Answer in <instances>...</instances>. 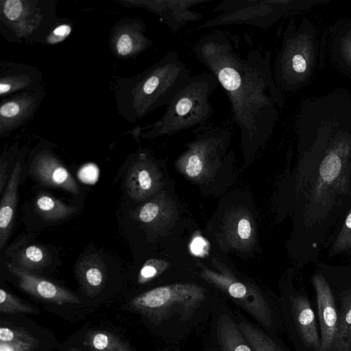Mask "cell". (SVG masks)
Listing matches in <instances>:
<instances>
[{"label":"cell","instance_id":"cell-1","mask_svg":"<svg viewBox=\"0 0 351 351\" xmlns=\"http://www.w3.org/2000/svg\"><path fill=\"white\" fill-rule=\"evenodd\" d=\"M195 58L217 79L228 95L245 147L265 143L282 99L271 69V52L251 39L213 29L193 47Z\"/></svg>","mask_w":351,"mask_h":351},{"label":"cell","instance_id":"cell-2","mask_svg":"<svg viewBox=\"0 0 351 351\" xmlns=\"http://www.w3.org/2000/svg\"><path fill=\"white\" fill-rule=\"evenodd\" d=\"M132 309L156 326L170 327V335H183L215 313L205 290L191 284H173L147 291L130 302Z\"/></svg>","mask_w":351,"mask_h":351},{"label":"cell","instance_id":"cell-3","mask_svg":"<svg viewBox=\"0 0 351 351\" xmlns=\"http://www.w3.org/2000/svg\"><path fill=\"white\" fill-rule=\"evenodd\" d=\"M218 86L217 79L209 72L191 75L167 105L164 115L152 125L147 136L171 135L206 125L215 112L209 98Z\"/></svg>","mask_w":351,"mask_h":351},{"label":"cell","instance_id":"cell-4","mask_svg":"<svg viewBox=\"0 0 351 351\" xmlns=\"http://www.w3.org/2000/svg\"><path fill=\"white\" fill-rule=\"evenodd\" d=\"M289 0H222L213 10L217 14L197 25L194 30L230 25L270 27L281 16Z\"/></svg>","mask_w":351,"mask_h":351},{"label":"cell","instance_id":"cell-5","mask_svg":"<svg viewBox=\"0 0 351 351\" xmlns=\"http://www.w3.org/2000/svg\"><path fill=\"white\" fill-rule=\"evenodd\" d=\"M313 62V47L307 34L287 37L276 60V79L284 86L303 82L309 75Z\"/></svg>","mask_w":351,"mask_h":351},{"label":"cell","instance_id":"cell-6","mask_svg":"<svg viewBox=\"0 0 351 351\" xmlns=\"http://www.w3.org/2000/svg\"><path fill=\"white\" fill-rule=\"evenodd\" d=\"M350 143L346 141L333 145L323 158L319 169V178L315 187L316 200H325L330 192L345 186L348 178Z\"/></svg>","mask_w":351,"mask_h":351},{"label":"cell","instance_id":"cell-7","mask_svg":"<svg viewBox=\"0 0 351 351\" xmlns=\"http://www.w3.org/2000/svg\"><path fill=\"white\" fill-rule=\"evenodd\" d=\"M312 282L316 292L321 331L319 351H332L339 317L334 295L328 283L322 274H315Z\"/></svg>","mask_w":351,"mask_h":351},{"label":"cell","instance_id":"cell-8","mask_svg":"<svg viewBox=\"0 0 351 351\" xmlns=\"http://www.w3.org/2000/svg\"><path fill=\"white\" fill-rule=\"evenodd\" d=\"M7 267L17 277L20 288L36 298L59 305L81 303L77 296L58 285L20 269L11 263H7Z\"/></svg>","mask_w":351,"mask_h":351},{"label":"cell","instance_id":"cell-9","mask_svg":"<svg viewBox=\"0 0 351 351\" xmlns=\"http://www.w3.org/2000/svg\"><path fill=\"white\" fill-rule=\"evenodd\" d=\"M208 0H156L139 2V5L160 16L171 31L178 33L191 22L202 19L203 14L193 7Z\"/></svg>","mask_w":351,"mask_h":351},{"label":"cell","instance_id":"cell-10","mask_svg":"<svg viewBox=\"0 0 351 351\" xmlns=\"http://www.w3.org/2000/svg\"><path fill=\"white\" fill-rule=\"evenodd\" d=\"M30 173L40 183L78 194L79 186L72 175L56 158L49 154L38 155L32 161Z\"/></svg>","mask_w":351,"mask_h":351},{"label":"cell","instance_id":"cell-11","mask_svg":"<svg viewBox=\"0 0 351 351\" xmlns=\"http://www.w3.org/2000/svg\"><path fill=\"white\" fill-rule=\"evenodd\" d=\"M221 304L213 313L215 341L219 351H254L240 331L235 317Z\"/></svg>","mask_w":351,"mask_h":351},{"label":"cell","instance_id":"cell-12","mask_svg":"<svg viewBox=\"0 0 351 351\" xmlns=\"http://www.w3.org/2000/svg\"><path fill=\"white\" fill-rule=\"evenodd\" d=\"M289 306L293 324L303 343L314 351H319L321 339L315 313L307 297L303 295L291 296Z\"/></svg>","mask_w":351,"mask_h":351},{"label":"cell","instance_id":"cell-13","mask_svg":"<svg viewBox=\"0 0 351 351\" xmlns=\"http://www.w3.org/2000/svg\"><path fill=\"white\" fill-rule=\"evenodd\" d=\"M157 185V176L152 163L140 157L129 169L125 180L128 195L135 201L145 198Z\"/></svg>","mask_w":351,"mask_h":351},{"label":"cell","instance_id":"cell-14","mask_svg":"<svg viewBox=\"0 0 351 351\" xmlns=\"http://www.w3.org/2000/svg\"><path fill=\"white\" fill-rule=\"evenodd\" d=\"M21 167L16 162L4 192L0 204V248L6 243L13 226L15 211L18 199V190Z\"/></svg>","mask_w":351,"mask_h":351},{"label":"cell","instance_id":"cell-15","mask_svg":"<svg viewBox=\"0 0 351 351\" xmlns=\"http://www.w3.org/2000/svg\"><path fill=\"white\" fill-rule=\"evenodd\" d=\"M76 276L86 294L96 295L103 288L106 269L102 258L97 254L85 255L75 265Z\"/></svg>","mask_w":351,"mask_h":351},{"label":"cell","instance_id":"cell-16","mask_svg":"<svg viewBox=\"0 0 351 351\" xmlns=\"http://www.w3.org/2000/svg\"><path fill=\"white\" fill-rule=\"evenodd\" d=\"M11 263L14 266L29 271L40 269L49 264L51 255L44 247L27 245L19 248L9 249Z\"/></svg>","mask_w":351,"mask_h":351},{"label":"cell","instance_id":"cell-17","mask_svg":"<svg viewBox=\"0 0 351 351\" xmlns=\"http://www.w3.org/2000/svg\"><path fill=\"white\" fill-rule=\"evenodd\" d=\"M35 210L45 221L57 222L77 212V208L69 206L50 194L39 193L34 202Z\"/></svg>","mask_w":351,"mask_h":351},{"label":"cell","instance_id":"cell-18","mask_svg":"<svg viewBox=\"0 0 351 351\" xmlns=\"http://www.w3.org/2000/svg\"><path fill=\"white\" fill-rule=\"evenodd\" d=\"M332 351H351V288L341 295V309Z\"/></svg>","mask_w":351,"mask_h":351},{"label":"cell","instance_id":"cell-19","mask_svg":"<svg viewBox=\"0 0 351 351\" xmlns=\"http://www.w3.org/2000/svg\"><path fill=\"white\" fill-rule=\"evenodd\" d=\"M238 327L254 351H282L271 337L263 330L244 319L235 316Z\"/></svg>","mask_w":351,"mask_h":351},{"label":"cell","instance_id":"cell-20","mask_svg":"<svg viewBox=\"0 0 351 351\" xmlns=\"http://www.w3.org/2000/svg\"><path fill=\"white\" fill-rule=\"evenodd\" d=\"M85 343L95 351H131L117 336L105 331L91 332L86 336Z\"/></svg>","mask_w":351,"mask_h":351},{"label":"cell","instance_id":"cell-21","mask_svg":"<svg viewBox=\"0 0 351 351\" xmlns=\"http://www.w3.org/2000/svg\"><path fill=\"white\" fill-rule=\"evenodd\" d=\"M0 311L3 313H38L34 308L24 304L3 289H0Z\"/></svg>","mask_w":351,"mask_h":351},{"label":"cell","instance_id":"cell-22","mask_svg":"<svg viewBox=\"0 0 351 351\" xmlns=\"http://www.w3.org/2000/svg\"><path fill=\"white\" fill-rule=\"evenodd\" d=\"M351 248V208L333 244L332 250L339 252Z\"/></svg>","mask_w":351,"mask_h":351},{"label":"cell","instance_id":"cell-23","mask_svg":"<svg viewBox=\"0 0 351 351\" xmlns=\"http://www.w3.org/2000/svg\"><path fill=\"white\" fill-rule=\"evenodd\" d=\"M14 341H36L37 339L26 330L1 326L0 328V341L10 342Z\"/></svg>","mask_w":351,"mask_h":351},{"label":"cell","instance_id":"cell-24","mask_svg":"<svg viewBox=\"0 0 351 351\" xmlns=\"http://www.w3.org/2000/svg\"><path fill=\"white\" fill-rule=\"evenodd\" d=\"M38 341H0V351H34Z\"/></svg>","mask_w":351,"mask_h":351},{"label":"cell","instance_id":"cell-25","mask_svg":"<svg viewBox=\"0 0 351 351\" xmlns=\"http://www.w3.org/2000/svg\"><path fill=\"white\" fill-rule=\"evenodd\" d=\"M23 12V3L19 0H8L3 5V12L8 19L15 21Z\"/></svg>","mask_w":351,"mask_h":351},{"label":"cell","instance_id":"cell-26","mask_svg":"<svg viewBox=\"0 0 351 351\" xmlns=\"http://www.w3.org/2000/svg\"><path fill=\"white\" fill-rule=\"evenodd\" d=\"M158 264L156 261H148L140 270L138 282L143 284L154 278L158 274Z\"/></svg>","mask_w":351,"mask_h":351},{"label":"cell","instance_id":"cell-27","mask_svg":"<svg viewBox=\"0 0 351 351\" xmlns=\"http://www.w3.org/2000/svg\"><path fill=\"white\" fill-rule=\"evenodd\" d=\"M116 47L119 55L127 56L130 54L134 48L132 37L128 34H121L117 40Z\"/></svg>","mask_w":351,"mask_h":351},{"label":"cell","instance_id":"cell-28","mask_svg":"<svg viewBox=\"0 0 351 351\" xmlns=\"http://www.w3.org/2000/svg\"><path fill=\"white\" fill-rule=\"evenodd\" d=\"M98 171L96 167L93 165H87L82 168L79 173L80 178L85 182H94L98 176Z\"/></svg>","mask_w":351,"mask_h":351},{"label":"cell","instance_id":"cell-29","mask_svg":"<svg viewBox=\"0 0 351 351\" xmlns=\"http://www.w3.org/2000/svg\"><path fill=\"white\" fill-rule=\"evenodd\" d=\"M20 111L18 103L10 101L3 104L0 108V114L2 117L12 118L15 117Z\"/></svg>","mask_w":351,"mask_h":351},{"label":"cell","instance_id":"cell-30","mask_svg":"<svg viewBox=\"0 0 351 351\" xmlns=\"http://www.w3.org/2000/svg\"><path fill=\"white\" fill-rule=\"evenodd\" d=\"M341 52L345 61L351 65V29L341 40Z\"/></svg>","mask_w":351,"mask_h":351},{"label":"cell","instance_id":"cell-31","mask_svg":"<svg viewBox=\"0 0 351 351\" xmlns=\"http://www.w3.org/2000/svg\"><path fill=\"white\" fill-rule=\"evenodd\" d=\"M207 242L204 239V238L200 237L195 238L190 245L191 252L197 256L203 254L205 252Z\"/></svg>","mask_w":351,"mask_h":351},{"label":"cell","instance_id":"cell-32","mask_svg":"<svg viewBox=\"0 0 351 351\" xmlns=\"http://www.w3.org/2000/svg\"><path fill=\"white\" fill-rule=\"evenodd\" d=\"M238 234L242 239H247L251 234V226L249 221L246 219H241L237 228Z\"/></svg>","mask_w":351,"mask_h":351},{"label":"cell","instance_id":"cell-33","mask_svg":"<svg viewBox=\"0 0 351 351\" xmlns=\"http://www.w3.org/2000/svg\"><path fill=\"white\" fill-rule=\"evenodd\" d=\"M71 28L67 25H61L58 26L53 32V35L57 37L58 40L63 39L69 35Z\"/></svg>","mask_w":351,"mask_h":351},{"label":"cell","instance_id":"cell-34","mask_svg":"<svg viewBox=\"0 0 351 351\" xmlns=\"http://www.w3.org/2000/svg\"><path fill=\"white\" fill-rule=\"evenodd\" d=\"M7 178V163L1 162L0 164V193L2 194Z\"/></svg>","mask_w":351,"mask_h":351},{"label":"cell","instance_id":"cell-35","mask_svg":"<svg viewBox=\"0 0 351 351\" xmlns=\"http://www.w3.org/2000/svg\"><path fill=\"white\" fill-rule=\"evenodd\" d=\"M69 351H83V350H79V349H76V348H70L69 350Z\"/></svg>","mask_w":351,"mask_h":351}]
</instances>
